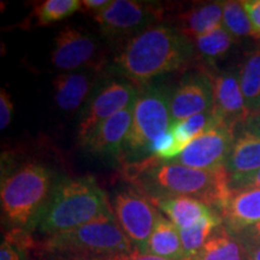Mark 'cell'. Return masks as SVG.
<instances>
[{
    "instance_id": "6da1fadb",
    "label": "cell",
    "mask_w": 260,
    "mask_h": 260,
    "mask_svg": "<svg viewBox=\"0 0 260 260\" xmlns=\"http://www.w3.org/2000/svg\"><path fill=\"white\" fill-rule=\"evenodd\" d=\"M122 176L148 199L193 198L220 212L232 189L225 168L199 170L178 162L160 161L153 155L124 164Z\"/></svg>"
},
{
    "instance_id": "7a4b0ae2",
    "label": "cell",
    "mask_w": 260,
    "mask_h": 260,
    "mask_svg": "<svg viewBox=\"0 0 260 260\" xmlns=\"http://www.w3.org/2000/svg\"><path fill=\"white\" fill-rule=\"evenodd\" d=\"M194 45L175 25L158 23L133 38L115 57V74L148 83L154 77L187 68L193 59Z\"/></svg>"
},
{
    "instance_id": "3957f363",
    "label": "cell",
    "mask_w": 260,
    "mask_h": 260,
    "mask_svg": "<svg viewBox=\"0 0 260 260\" xmlns=\"http://www.w3.org/2000/svg\"><path fill=\"white\" fill-rule=\"evenodd\" d=\"M112 214L109 198L92 176L64 177L54 184L31 233L48 237Z\"/></svg>"
},
{
    "instance_id": "277c9868",
    "label": "cell",
    "mask_w": 260,
    "mask_h": 260,
    "mask_svg": "<svg viewBox=\"0 0 260 260\" xmlns=\"http://www.w3.org/2000/svg\"><path fill=\"white\" fill-rule=\"evenodd\" d=\"M54 184L53 172L31 161L3 177L0 188L2 214L10 229H23L31 234Z\"/></svg>"
},
{
    "instance_id": "5b68a950",
    "label": "cell",
    "mask_w": 260,
    "mask_h": 260,
    "mask_svg": "<svg viewBox=\"0 0 260 260\" xmlns=\"http://www.w3.org/2000/svg\"><path fill=\"white\" fill-rule=\"evenodd\" d=\"M35 248L56 259H96L134 249L115 214L102 217L73 230L48 236Z\"/></svg>"
},
{
    "instance_id": "8992f818",
    "label": "cell",
    "mask_w": 260,
    "mask_h": 260,
    "mask_svg": "<svg viewBox=\"0 0 260 260\" xmlns=\"http://www.w3.org/2000/svg\"><path fill=\"white\" fill-rule=\"evenodd\" d=\"M171 92L164 86L146 83L139 87L133 107L132 128L126 138L121 161L124 164L148 158L155 140L167 134L172 123Z\"/></svg>"
},
{
    "instance_id": "52a82bcc",
    "label": "cell",
    "mask_w": 260,
    "mask_h": 260,
    "mask_svg": "<svg viewBox=\"0 0 260 260\" xmlns=\"http://www.w3.org/2000/svg\"><path fill=\"white\" fill-rule=\"evenodd\" d=\"M162 15V8L157 3L113 0L104 11L94 16V21L109 41L128 42L147 28L158 24Z\"/></svg>"
},
{
    "instance_id": "ba28073f",
    "label": "cell",
    "mask_w": 260,
    "mask_h": 260,
    "mask_svg": "<svg viewBox=\"0 0 260 260\" xmlns=\"http://www.w3.org/2000/svg\"><path fill=\"white\" fill-rule=\"evenodd\" d=\"M111 206L117 222L134 249L147 254L148 240L160 214L157 207L134 187L117 191Z\"/></svg>"
},
{
    "instance_id": "9c48e42d",
    "label": "cell",
    "mask_w": 260,
    "mask_h": 260,
    "mask_svg": "<svg viewBox=\"0 0 260 260\" xmlns=\"http://www.w3.org/2000/svg\"><path fill=\"white\" fill-rule=\"evenodd\" d=\"M139 87L124 81L111 80L94 90L81 115L77 138L82 142L94 132L98 125L126 107L134 105Z\"/></svg>"
},
{
    "instance_id": "30bf717a",
    "label": "cell",
    "mask_w": 260,
    "mask_h": 260,
    "mask_svg": "<svg viewBox=\"0 0 260 260\" xmlns=\"http://www.w3.org/2000/svg\"><path fill=\"white\" fill-rule=\"evenodd\" d=\"M235 139V128L222 124L194 139L172 161L199 170L225 168Z\"/></svg>"
},
{
    "instance_id": "8fae6325",
    "label": "cell",
    "mask_w": 260,
    "mask_h": 260,
    "mask_svg": "<svg viewBox=\"0 0 260 260\" xmlns=\"http://www.w3.org/2000/svg\"><path fill=\"white\" fill-rule=\"evenodd\" d=\"M52 64L61 71L102 68L100 47L95 38L76 28L67 27L57 35L51 56Z\"/></svg>"
},
{
    "instance_id": "7c38bea8",
    "label": "cell",
    "mask_w": 260,
    "mask_h": 260,
    "mask_svg": "<svg viewBox=\"0 0 260 260\" xmlns=\"http://www.w3.org/2000/svg\"><path fill=\"white\" fill-rule=\"evenodd\" d=\"M213 109V84L207 73L187 74L171 92L170 111L172 123Z\"/></svg>"
},
{
    "instance_id": "4fadbf2b",
    "label": "cell",
    "mask_w": 260,
    "mask_h": 260,
    "mask_svg": "<svg viewBox=\"0 0 260 260\" xmlns=\"http://www.w3.org/2000/svg\"><path fill=\"white\" fill-rule=\"evenodd\" d=\"M213 84V111L225 124L236 128L245 124L251 113L247 110L240 86L239 69L225 70L211 76Z\"/></svg>"
},
{
    "instance_id": "5bb4252c",
    "label": "cell",
    "mask_w": 260,
    "mask_h": 260,
    "mask_svg": "<svg viewBox=\"0 0 260 260\" xmlns=\"http://www.w3.org/2000/svg\"><path fill=\"white\" fill-rule=\"evenodd\" d=\"M133 107H126L94 129L82 142V148L94 155L113 157L121 160L123 149L133 123Z\"/></svg>"
},
{
    "instance_id": "9a60e30c",
    "label": "cell",
    "mask_w": 260,
    "mask_h": 260,
    "mask_svg": "<svg viewBox=\"0 0 260 260\" xmlns=\"http://www.w3.org/2000/svg\"><path fill=\"white\" fill-rule=\"evenodd\" d=\"M98 69H84L59 74L53 81L54 102L60 110L77 111L93 95L98 81Z\"/></svg>"
},
{
    "instance_id": "2e32d148",
    "label": "cell",
    "mask_w": 260,
    "mask_h": 260,
    "mask_svg": "<svg viewBox=\"0 0 260 260\" xmlns=\"http://www.w3.org/2000/svg\"><path fill=\"white\" fill-rule=\"evenodd\" d=\"M223 225L233 235L260 222V189L245 188L232 190L220 210Z\"/></svg>"
},
{
    "instance_id": "e0dca14e",
    "label": "cell",
    "mask_w": 260,
    "mask_h": 260,
    "mask_svg": "<svg viewBox=\"0 0 260 260\" xmlns=\"http://www.w3.org/2000/svg\"><path fill=\"white\" fill-rule=\"evenodd\" d=\"M178 229H187L200 223L218 211L209 205L187 197H171L149 199Z\"/></svg>"
},
{
    "instance_id": "ac0fdd59",
    "label": "cell",
    "mask_w": 260,
    "mask_h": 260,
    "mask_svg": "<svg viewBox=\"0 0 260 260\" xmlns=\"http://www.w3.org/2000/svg\"><path fill=\"white\" fill-rule=\"evenodd\" d=\"M222 22L223 3H204L178 15L175 27L193 42L198 37L220 27Z\"/></svg>"
},
{
    "instance_id": "d6986e66",
    "label": "cell",
    "mask_w": 260,
    "mask_h": 260,
    "mask_svg": "<svg viewBox=\"0 0 260 260\" xmlns=\"http://www.w3.org/2000/svg\"><path fill=\"white\" fill-rule=\"evenodd\" d=\"M225 169L229 175L260 170V135L242 129L236 136Z\"/></svg>"
},
{
    "instance_id": "ffe728a7",
    "label": "cell",
    "mask_w": 260,
    "mask_h": 260,
    "mask_svg": "<svg viewBox=\"0 0 260 260\" xmlns=\"http://www.w3.org/2000/svg\"><path fill=\"white\" fill-rule=\"evenodd\" d=\"M147 254L165 260H186L180 230L171 222L159 214L153 233L147 243Z\"/></svg>"
},
{
    "instance_id": "44dd1931",
    "label": "cell",
    "mask_w": 260,
    "mask_h": 260,
    "mask_svg": "<svg viewBox=\"0 0 260 260\" xmlns=\"http://www.w3.org/2000/svg\"><path fill=\"white\" fill-rule=\"evenodd\" d=\"M186 260H248L246 247L220 225L194 255Z\"/></svg>"
},
{
    "instance_id": "7402d4cb",
    "label": "cell",
    "mask_w": 260,
    "mask_h": 260,
    "mask_svg": "<svg viewBox=\"0 0 260 260\" xmlns=\"http://www.w3.org/2000/svg\"><path fill=\"white\" fill-rule=\"evenodd\" d=\"M222 124H225V123L219 118L218 115L213 110H211V111L191 116L189 118L184 119V121L174 123L171 126V130L174 133L175 140H176L182 153L184 148L194 139H197L198 136L203 135L204 133L209 132V130L213 128H217V126Z\"/></svg>"
},
{
    "instance_id": "603a6c76",
    "label": "cell",
    "mask_w": 260,
    "mask_h": 260,
    "mask_svg": "<svg viewBox=\"0 0 260 260\" xmlns=\"http://www.w3.org/2000/svg\"><path fill=\"white\" fill-rule=\"evenodd\" d=\"M239 77L247 110L252 115L258 111L260 103V48L247 54L239 68Z\"/></svg>"
},
{
    "instance_id": "cb8c5ba5",
    "label": "cell",
    "mask_w": 260,
    "mask_h": 260,
    "mask_svg": "<svg viewBox=\"0 0 260 260\" xmlns=\"http://www.w3.org/2000/svg\"><path fill=\"white\" fill-rule=\"evenodd\" d=\"M234 39L223 25L213 29L206 34L198 37L193 41L194 50L209 64H214L229 52L234 44Z\"/></svg>"
},
{
    "instance_id": "d4e9b609",
    "label": "cell",
    "mask_w": 260,
    "mask_h": 260,
    "mask_svg": "<svg viewBox=\"0 0 260 260\" xmlns=\"http://www.w3.org/2000/svg\"><path fill=\"white\" fill-rule=\"evenodd\" d=\"M222 224L223 219L220 217V213L217 212L193 226L187 228V229H178L187 258L194 255L199 249H201V247L206 243L207 240L212 236V234Z\"/></svg>"
},
{
    "instance_id": "484cf974",
    "label": "cell",
    "mask_w": 260,
    "mask_h": 260,
    "mask_svg": "<svg viewBox=\"0 0 260 260\" xmlns=\"http://www.w3.org/2000/svg\"><path fill=\"white\" fill-rule=\"evenodd\" d=\"M37 242L23 229H9L0 246V260H30V251Z\"/></svg>"
},
{
    "instance_id": "4316f807",
    "label": "cell",
    "mask_w": 260,
    "mask_h": 260,
    "mask_svg": "<svg viewBox=\"0 0 260 260\" xmlns=\"http://www.w3.org/2000/svg\"><path fill=\"white\" fill-rule=\"evenodd\" d=\"M81 6L80 0H45L34 8V17L39 25H47L70 17Z\"/></svg>"
},
{
    "instance_id": "83f0119b",
    "label": "cell",
    "mask_w": 260,
    "mask_h": 260,
    "mask_svg": "<svg viewBox=\"0 0 260 260\" xmlns=\"http://www.w3.org/2000/svg\"><path fill=\"white\" fill-rule=\"evenodd\" d=\"M222 25L234 39L253 37L251 21L241 2L223 3Z\"/></svg>"
},
{
    "instance_id": "f1b7e54d",
    "label": "cell",
    "mask_w": 260,
    "mask_h": 260,
    "mask_svg": "<svg viewBox=\"0 0 260 260\" xmlns=\"http://www.w3.org/2000/svg\"><path fill=\"white\" fill-rule=\"evenodd\" d=\"M230 189H245V188H259L260 189V170L248 172V174L230 175Z\"/></svg>"
},
{
    "instance_id": "f546056e",
    "label": "cell",
    "mask_w": 260,
    "mask_h": 260,
    "mask_svg": "<svg viewBox=\"0 0 260 260\" xmlns=\"http://www.w3.org/2000/svg\"><path fill=\"white\" fill-rule=\"evenodd\" d=\"M241 4L251 21L253 38L260 39V0H246Z\"/></svg>"
},
{
    "instance_id": "4dcf8cb0",
    "label": "cell",
    "mask_w": 260,
    "mask_h": 260,
    "mask_svg": "<svg viewBox=\"0 0 260 260\" xmlns=\"http://www.w3.org/2000/svg\"><path fill=\"white\" fill-rule=\"evenodd\" d=\"M14 113V104L11 96L5 89H2L0 93V129L5 130L12 121Z\"/></svg>"
},
{
    "instance_id": "1f68e13d",
    "label": "cell",
    "mask_w": 260,
    "mask_h": 260,
    "mask_svg": "<svg viewBox=\"0 0 260 260\" xmlns=\"http://www.w3.org/2000/svg\"><path fill=\"white\" fill-rule=\"evenodd\" d=\"M90 260H165V259L158 258V256H154L152 254H145V253H141L136 251V249H133L132 252H128V253H119V254L109 255V256H104V258H96V259H90Z\"/></svg>"
},
{
    "instance_id": "d6a6232c",
    "label": "cell",
    "mask_w": 260,
    "mask_h": 260,
    "mask_svg": "<svg viewBox=\"0 0 260 260\" xmlns=\"http://www.w3.org/2000/svg\"><path fill=\"white\" fill-rule=\"evenodd\" d=\"M235 236L243 243L260 242V222L248 226L247 229H245L241 233H239Z\"/></svg>"
},
{
    "instance_id": "836d02e7",
    "label": "cell",
    "mask_w": 260,
    "mask_h": 260,
    "mask_svg": "<svg viewBox=\"0 0 260 260\" xmlns=\"http://www.w3.org/2000/svg\"><path fill=\"white\" fill-rule=\"evenodd\" d=\"M110 4H111L110 0H83L81 8H82L84 11L95 16L99 14V12L104 11Z\"/></svg>"
},
{
    "instance_id": "e575fe53",
    "label": "cell",
    "mask_w": 260,
    "mask_h": 260,
    "mask_svg": "<svg viewBox=\"0 0 260 260\" xmlns=\"http://www.w3.org/2000/svg\"><path fill=\"white\" fill-rule=\"evenodd\" d=\"M243 129L249 130V132L255 133V134L260 135V110L256 112H253L251 116L248 117L245 124H243Z\"/></svg>"
},
{
    "instance_id": "d590c367",
    "label": "cell",
    "mask_w": 260,
    "mask_h": 260,
    "mask_svg": "<svg viewBox=\"0 0 260 260\" xmlns=\"http://www.w3.org/2000/svg\"><path fill=\"white\" fill-rule=\"evenodd\" d=\"M243 245L246 247L248 260H260V242H249Z\"/></svg>"
},
{
    "instance_id": "8d00e7d4",
    "label": "cell",
    "mask_w": 260,
    "mask_h": 260,
    "mask_svg": "<svg viewBox=\"0 0 260 260\" xmlns=\"http://www.w3.org/2000/svg\"><path fill=\"white\" fill-rule=\"evenodd\" d=\"M57 260H83V259H77V258H64V259H57Z\"/></svg>"
},
{
    "instance_id": "74e56055",
    "label": "cell",
    "mask_w": 260,
    "mask_h": 260,
    "mask_svg": "<svg viewBox=\"0 0 260 260\" xmlns=\"http://www.w3.org/2000/svg\"><path fill=\"white\" fill-rule=\"evenodd\" d=\"M258 110H260V103H259V109Z\"/></svg>"
}]
</instances>
